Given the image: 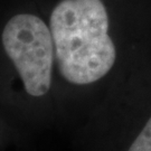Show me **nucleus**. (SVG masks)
<instances>
[{"label":"nucleus","instance_id":"f257e3e1","mask_svg":"<svg viewBox=\"0 0 151 151\" xmlns=\"http://www.w3.org/2000/svg\"><path fill=\"white\" fill-rule=\"evenodd\" d=\"M49 28L58 70L67 82L91 84L113 67L116 49L102 0H60L52 10Z\"/></svg>","mask_w":151,"mask_h":151},{"label":"nucleus","instance_id":"f03ea898","mask_svg":"<svg viewBox=\"0 0 151 151\" xmlns=\"http://www.w3.org/2000/svg\"><path fill=\"white\" fill-rule=\"evenodd\" d=\"M2 46L32 96L49 91L54 62V40L49 26L29 12L12 16L2 30Z\"/></svg>","mask_w":151,"mask_h":151},{"label":"nucleus","instance_id":"7ed1b4c3","mask_svg":"<svg viewBox=\"0 0 151 151\" xmlns=\"http://www.w3.org/2000/svg\"><path fill=\"white\" fill-rule=\"evenodd\" d=\"M128 151H151V116Z\"/></svg>","mask_w":151,"mask_h":151}]
</instances>
